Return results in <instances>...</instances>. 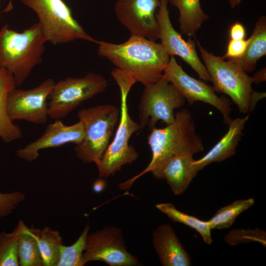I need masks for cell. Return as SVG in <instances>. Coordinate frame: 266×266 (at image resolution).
<instances>
[{
    "instance_id": "1",
    "label": "cell",
    "mask_w": 266,
    "mask_h": 266,
    "mask_svg": "<svg viewBox=\"0 0 266 266\" xmlns=\"http://www.w3.org/2000/svg\"><path fill=\"white\" fill-rule=\"evenodd\" d=\"M147 138L152 153L150 163L140 173L120 183L118 187L120 190L130 189L136 180L149 172L156 179L162 166L170 159L184 154L194 156L204 148L187 109L176 112L174 122L166 127L152 129Z\"/></svg>"
},
{
    "instance_id": "2",
    "label": "cell",
    "mask_w": 266,
    "mask_h": 266,
    "mask_svg": "<svg viewBox=\"0 0 266 266\" xmlns=\"http://www.w3.org/2000/svg\"><path fill=\"white\" fill-rule=\"evenodd\" d=\"M98 54L130 73L144 86L162 77L170 57L162 46L142 36L131 35L120 44L98 41Z\"/></svg>"
},
{
    "instance_id": "3",
    "label": "cell",
    "mask_w": 266,
    "mask_h": 266,
    "mask_svg": "<svg viewBox=\"0 0 266 266\" xmlns=\"http://www.w3.org/2000/svg\"><path fill=\"white\" fill-rule=\"evenodd\" d=\"M47 42L38 23L18 32L4 25L0 30V67L21 86L33 69L42 62Z\"/></svg>"
},
{
    "instance_id": "4",
    "label": "cell",
    "mask_w": 266,
    "mask_h": 266,
    "mask_svg": "<svg viewBox=\"0 0 266 266\" xmlns=\"http://www.w3.org/2000/svg\"><path fill=\"white\" fill-rule=\"evenodd\" d=\"M111 74L121 93L120 117L113 139L97 165L100 178L113 175L124 166L135 162L139 157L134 148L129 145V140L140 128L138 123L131 117L127 104L129 93L136 81L130 73L120 68L113 69Z\"/></svg>"
},
{
    "instance_id": "5",
    "label": "cell",
    "mask_w": 266,
    "mask_h": 266,
    "mask_svg": "<svg viewBox=\"0 0 266 266\" xmlns=\"http://www.w3.org/2000/svg\"><path fill=\"white\" fill-rule=\"evenodd\" d=\"M120 109L112 104H100L80 110L79 121L84 128L81 142L75 145L76 157L83 163H100L106 150L120 118Z\"/></svg>"
},
{
    "instance_id": "6",
    "label": "cell",
    "mask_w": 266,
    "mask_h": 266,
    "mask_svg": "<svg viewBox=\"0 0 266 266\" xmlns=\"http://www.w3.org/2000/svg\"><path fill=\"white\" fill-rule=\"evenodd\" d=\"M37 15L47 41L54 45L83 40L97 43L73 17L63 0H20Z\"/></svg>"
},
{
    "instance_id": "7",
    "label": "cell",
    "mask_w": 266,
    "mask_h": 266,
    "mask_svg": "<svg viewBox=\"0 0 266 266\" xmlns=\"http://www.w3.org/2000/svg\"><path fill=\"white\" fill-rule=\"evenodd\" d=\"M195 39L215 92L228 95L241 113H249V99L253 90L252 77L233 61H225L223 57L207 51Z\"/></svg>"
},
{
    "instance_id": "8",
    "label": "cell",
    "mask_w": 266,
    "mask_h": 266,
    "mask_svg": "<svg viewBox=\"0 0 266 266\" xmlns=\"http://www.w3.org/2000/svg\"><path fill=\"white\" fill-rule=\"evenodd\" d=\"M107 87L106 79L93 72L55 82L48 98L49 117L55 120L65 118L83 102L102 93Z\"/></svg>"
},
{
    "instance_id": "9",
    "label": "cell",
    "mask_w": 266,
    "mask_h": 266,
    "mask_svg": "<svg viewBox=\"0 0 266 266\" xmlns=\"http://www.w3.org/2000/svg\"><path fill=\"white\" fill-rule=\"evenodd\" d=\"M186 101L176 87L163 77L145 86L138 106L140 130L147 127L150 131L160 120L166 125L172 123L174 110Z\"/></svg>"
},
{
    "instance_id": "10",
    "label": "cell",
    "mask_w": 266,
    "mask_h": 266,
    "mask_svg": "<svg viewBox=\"0 0 266 266\" xmlns=\"http://www.w3.org/2000/svg\"><path fill=\"white\" fill-rule=\"evenodd\" d=\"M101 261L110 266H136L138 258L127 250L121 229L105 226L101 230L88 233L82 255L84 266L91 261Z\"/></svg>"
},
{
    "instance_id": "11",
    "label": "cell",
    "mask_w": 266,
    "mask_h": 266,
    "mask_svg": "<svg viewBox=\"0 0 266 266\" xmlns=\"http://www.w3.org/2000/svg\"><path fill=\"white\" fill-rule=\"evenodd\" d=\"M162 77L173 84L192 105L196 101L209 104L222 113L224 122L228 124L232 120L231 104L227 99L218 96L212 86L188 75L170 57Z\"/></svg>"
},
{
    "instance_id": "12",
    "label": "cell",
    "mask_w": 266,
    "mask_h": 266,
    "mask_svg": "<svg viewBox=\"0 0 266 266\" xmlns=\"http://www.w3.org/2000/svg\"><path fill=\"white\" fill-rule=\"evenodd\" d=\"M55 84L54 80L48 78L32 89H13L8 95L6 103L10 120L45 124L49 117L47 100Z\"/></svg>"
},
{
    "instance_id": "13",
    "label": "cell",
    "mask_w": 266,
    "mask_h": 266,
    "mask_svg": "<svg viewBox=\"0 0 266 266\" xmlns=\"http://www.w3.org/2000/svg\"><path fill=\"white\" fill-rule=\"evenodd\" d=\"M168 0H160L156 13L161 45L169 57L178 56L205 81H211L209 74L196 51V42L190 37L185 40L173 27L168 9Z\"/></svg>"
},
{
    "instance_id": "14",
    "label": "cell",
    "mask_w": 266,
    "mask_h": 266,
    "mask_svg": "<svg viewBox=\"0 0 266 266\" xmlns=\"http://www.w3.org/2000/svg\"><path fill=\"white\" fill-rule=\"evenodd\" d=\"M160 4V0H116L114 12L131 35L156 41L160 33L156 18Z\"/></svg>"
},
{
    "instance_id": "15",
    "label": "cell",
    "mask_w": 266,
    "mask_h": 266,
    "mask_svg": "<svg viewBox=\"0 0 266 266\" xmlns=\"http://www.w3.org/2000/svg\"><path fill=\"white\" fill-rule=\"evenodd\" d=\"M84 133L83 125L80 121L71 125H66L61 119L56 120L47 126L39 138L18 149L16 154L19 158L31 162L38 158L41 150L61 146L68 143L75 145L80 143Z\"/></svg>"
},
{
    "instance_id": "16",
    "label": "cell",
    "mask_w": 266,
    "mask_h": 266,
    "mask_svg": "<svg viewBox=\"0 0 266 266\" xmlns=\"http://www.w3.org/2000/svg\"><path fill=\"white\" fill-rule=\"evenodd\" d=\"M152 244L163 266H190V254L183 247L172 226L159 225L152 233Z\"/></svg>"
},
{
    "instance_id": "17",
    "label": "cell",
    "mask_w": 266,
    "mask_h": 266,
    "mask_svg": "<svg viewBox=\"0 0 266 266\" xmlns=\"http://www.w3.org/2000/svg\"><path fill=\"white\" fill-rule=\"evenodd\" d=\"M249 117L248 115L231 120L227 132L221 139L202 157L194 161L193 166L197 172L211 163L224 161L235 154Z\"/></svg>"
},
{
    "instance_id": "18",
    "label": "cell",
    "mask_w": 266,
    "mask_h": 266,
    "mask_svg": "<svg viewBox=\"0 0 266 266\" xmlns=\"http://www.w3.org/2000/svg\"><path fill=\"white\" fill-rule=\"evenodd\" d=\"M193 155H181L169 160L161 168L157 179H165L176 196L183 194L197 175Z\"/></svg>"
},
{
    "instance_id": "19",
    "label": "cell",
    "mask_w": 266,
    "mask_h": 266,
    "mask_svg": "<svg viewBox=\"0 0 266 266\" xmlns=\"http://www.w3.org/2000/svg\"><path fill=\"white\" fill-rule=\"evenodd\" d=\"M16 87L13 77L0 67V138L5 143L23 137L20 128L10 120L7 111L8 95Z\"/></svg>"
},
{
    "instance_id": "20",
    "label": "cell",
    "mask_w": 266,
    "mask_h": 266,
    "mask_svg": "<svg viewBox=\"0 0 266 266\" xmlns=\"http://www.w3.org/2000/svg\"><path fill=\"white\" fill-rule=\"evenodd\" d=\"M250 41L243 56L232 59L247 73L254 71L258 60L266 54V17L261 15L255 23Z\"/></svg>"
},
{
    "instance_id": "21",
    "label": "cell",
    "mask_w": 266,
    "mask_h": 266,
    "mask_svg": "<svg viewBox=\"0 0 266 266\" xmlns=\"http://www.w3.org/2000/svg\"><path fill=\"white\" fill-rule=\"evenodd\" d=\"M179 12L178 21L181 33L189 37L195 36L204 21L209 16L202 10L200 0H168Z\"/></svg>"
},
{
    "instance_id": "22",
    "label": "cell",
    "mask_w": 266,
    "mask_h": 266,
    "mask_svg": "<svg viewBox=\"0 0 266 266\" xmlns=\"http://www.w3.org/2000/svg\"><path fill=\"white\" fill-rule=\"evenodd\" d=\"M18 230V256L20 266H43L37 240L23 220L16 226Z\"/></svg>"
},
{
    "instance_id": "23",
    "label": "cell",
    "mask_w": 266,
    "mask_h": 266,
    "mask_svg": "<svg viewBox=\"0 0 266 266\" xmlns=\"http://www.w3.org/2000/svg\"><path fill=\"white\" fill-rule=\"evenodd\" d=\"M37 242L43 266H57L60 257V247L63 244L60 233L45 227L39 230L30 228Z\"/></svg>"
},
{
    "instance_id": "24",
    "label": "cell",
    "mask_w": 266,
    "mask_h": 266,
    "mask_svg": "<svg viewBox=\"0 0 266 266\" xmlns=\"http://www.w3.org/2000/svg\"><path fill=\"white\" fill-rule=\"evenodd\" d=\"M155 206L172 221L182 223L196 231L206 244L210 245L212 243L211 229L208 221L201 220L194 216L180 211L170 202L158 203Z\"/></svg>"
},
{
    "instance_id": "25",
    "label": "cell",
    "mask_w": 266,
    "mask_h": 266,
    "mask_svg": "<svg viewBox=\"0 0 266 266\" xmlns=\"http://www.w3.org/2000/svg\"><path fill=\"white\" fill-rule=\"evenodd\" d=\"M254 203V199L250 198L235 200L231 204L220 208L211 218L208 220L211 229L222 230L229 228L239 214L249 209Z\"/></svg>"
},
{
    "instance_id": "26",
    "label": "cell",
    "mask_w": 266,
    "mask_h": 266,
    "mask_svg": "<svg viewBox=\"0 0 266 266\" xmlns=\"http://www.w3.org/2000/svg\"><path fill=\"white\" fill-rule=\"evenodd\" d=\"M90 229L88 222L77 240L72 245L60 247V257L57 266H83L82 255L86 248L87 236Z\"/></svg>"
},
{
    "instance_id": "27",
    "label": "cell",
    "mask_w": 266,
    "mask_h": 266,
    "mask_svg": "<svg viewBox=\"0 0 266 266\" xmlns=\"http://www.w3.org/2000/svg\"><path fill=\"white\" fill-rule=\"evenodd\" d=\"M18 230L0 233V266H19Z\"/></svg>"
},
{
    "instance_id": "28",
    "label": "cell",
    "mask_w": 266,
    "mask_h": 266,
    "mask_svg": "<svg viewBox=\"0 0 266 266\" xmlns=\"http://www.w3.org/2000/svg\"><path fill=\"white\" fill-rule=\"evenodd\" d=\"M224 241L230 246L251 242H257L266 245V233L259 228L232 230L224 236Z\"/></svg>"
},
{
    "instance_id": "29",
    "label": "cell",
    "mask_w": 266,
    "mask_h": 266,
    "mask_svg": "<svg viewBox=\"0 0 266 266\" xmlns=\"http://www.w3.org/2000/svg\"><path fill=\"white\" fill-rule=\"evenodd\" d=\"M25 199V195L19 191L0 193V218L9 215Z\"/></svg>"
},
{
    "instance_id": "30",
    "label": "cell",
    "mask_w": 266,
    "mask_h": 266,
    "mask_svg": "<svg viewBox=\"0 0 266 266\" xmlns=\"http://www.w3.org/2000/svg\"><path fill=\"white\" fill-rule=\"evenodd\" d=\"M250 39V36L247 39H230L227 45L226 54L223 57L228 60L241 58L247 48Z\"/></svg>"
},
{
    "instance_id": "31",
    "label": "cell",
    "mask_w": 266,
    "mask_h": 266,
    "mask_svg": "<svg viewBox=\"0 0 266 266\" xmlns=\"http://www.w3.org/2000/svg\"><path fill=\"white\" fill-rule=\"evenodd\" d=\"M229 35L231 39H244L246 36V30L244 26L239 22L234 23L230 27Z\"/></svg>"
},
{
    "instance_id": "32",
    "label": "cell",
    "mask_w": 266,
    "mask_h": 266,
    "mask_svg": "<svg viewBox=\"0 0 266 266\" xmlns=\"http://www.w3.org/2000/svg\"><path fill=\"white\" fill-rule=\"evenodd\" d=\"M266 92H258L252 90L249 99V113L254 109L257 102L261 100L266 98Z\"/></svg>"
},
{
    "instance_id": "33",
    "label": "cell",
    "mask_w": 266,
    "mask_h": 266,
    "mask_svg": "<svg viewBox=\"0 0 266 266\" xmlns=\"http://www.w3.org/2000/svg\"><path fill=\"white\" fill-rule=\"evenodd\" d=\"M253 83H259L266 80V67L262 68L256 72L252 77Z\"/></svg>"
},
{
    "instance_id": "34",
    "label": "cell",
    "mask_w": 266,
    "mask_h": 266,
    "mask_svg": "<svg viewBox=\"0 0 266 266\" xmlns=\"http://www.w3.org/2000/svg\"><path fill=\"white\" fill-rule=\"evenodd\" d=\"M106 186V182L103 179L100 178L97 179L94 183L93 185V189L96 193H100L105 189Z\"/></svg>"
},
{
    "instance_id": "35",
    "label": "cell",
    "mask_w": 266,
    "mask_h": 266,
    "mask_svg": "<svg viewBox=\"0 0 266 266\" xmlns=\"http://www.w3.org/2000/svg\"><path fill=\"white\" fill-rule=\"evenodd\" d=\"M242 0H228V2L232 8H235Z\"/></svg>"
},
{
    "instance_id": "36",
    "label": "cell",
    "mask_w": 266,
    "mask_h": 266,
    "mask_svg": "<svg viewBox=\"0 0 266 266\" xmlns=\"http://www.w3.org/2000/svg\"><path fill=\"white\" fill-rule=\"evenodd\" d=\"M11 2H12V0H10L8 5L7 6L6 8L4 10V12L9 11L12 9L13 6H12Z\"/></svg>"
}]
</instances>
